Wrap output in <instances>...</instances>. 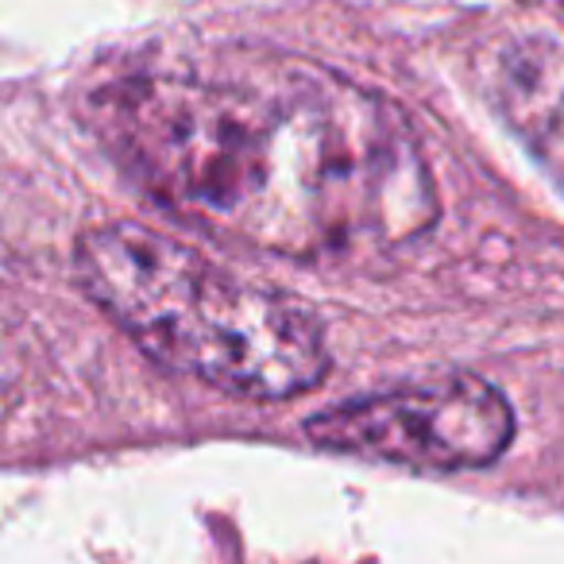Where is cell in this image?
<instances>
[{
    "label": "cell",
    "mask_w": 564,
    "mask_h": 564,
    "mask_svg": "<svg viewBox=\"0 0 564 564\" xmlns=\"http://www.w3.org/2000/svg\"><path fill=\"white\" fill-rule=\"evenodd\" d=\"M94 120L166 209L271 256L387 251L437 220L410 120L329 66L271 51L148 66L105 86Z\"/></svg>",
    "instance_id": "1"
},
{
    "label": "cell",
    "mask_w": 564,
    "mask_h": 564,
    "mask_svg": "<svg viewBox=\"0 0 564 564\" xmlns=\"http://www.w3.org/2000/svg\"><path fill=\"white\" fill-rule=\"evenodd\" d=\"M82 291L163 368L236 399H294L329 371L306 306L220 271L202 251L140 225L89 228L74 251Z\"/></svg>",
    "instance_id": "2"
},
{
    "label": "cell",
    "mask_w": 564,
    "mask_h": 564,
    "mask_svg": "<svg viewBox=\"0 0 564 564\" xmlns=\"http://www.w3.org/2000/svg\"><path fill=\"white\" fill-rule=\"evenodd\" d=\"M306 433L317 448L399 468H484L507 453L514 410L487 379L448 376L387 394L340 402L314 414Z\"/></svg>",
    "instance_id": "3"
},
{
    "label": "cell",
    "mask_w": 564,
    "mask_h": 564,
    "mask_svg": "<svg viewBox=\"0 0 564 564\" xmlns=\"http://www.w3.org/2000/svg\"><path fill=\"white\" fill-rule=\"evenodd\" d=\"M491 101L533 159L564 182V51L549 40H514L495 63Z\"/></svg>",
    "instance_id": "4"
}]
</instances>
